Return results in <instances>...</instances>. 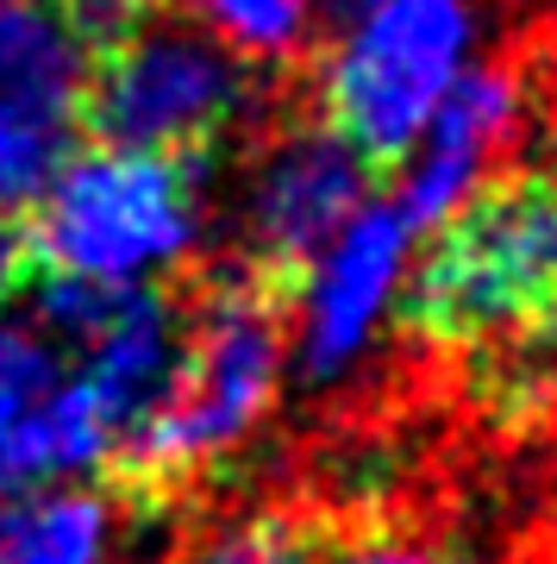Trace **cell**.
<instances>
[{
  "instance_id": "8fae6325",
  "label": "cell",
  "mask_w": 557,
  "mask_h": 564,
  "mask_svg": "<svg viewBox=\"0 0 557 564\" xmlns=\"http://www.w3.org/2000/svg\"><path fill=\"white\" fill-rule=\"evenodd\" d=\"M113 502L81 484L20 489L0 508V564H107Z\"/></svg>"
},
{
  "instance_id": "4fadbf2b",
  "label": "cell",
  "mask_w": 557,
  "mask_h": 564,
  "mask_svg": "<svg viewBox=\"0 0 557 564\" xmlns=\"http://www.w3.org/2000/svg\"><path fill=\"white\" fill-rule=\"evenodd\" d=\"M244 63H288L307 44V0H182Z\"/></svg>"
},
{
  "instance_id": "e0dca14e",
  "label": "cell",
  "mask_w": 557,
  "mask_h": 564,
  "mask_svg": "<svg viewBox=\"0 0 557 564\" xmlns=\"http://www.w3.org/2000/svg\"><path fill=\"white\" fill-rule=\"evenodd\" d=\"M363 7H370V0H363Z\"/></svg>"
},
{
  "instance_id": "52a82bcc",
  "label": "cell",
  "mask_w": 557,
  "mask_h": 564,
  "mask_svg": "<svg viewBox=\"0 0 557 564\" xmlns=\"http://www.w3.org/2000/svg\"><path fill=\"white\" fill-rule=\"evenodd\" d=\"M88 44L63 13L0 0V202H39L81 132Z\"/></svg>"
},
{
  "instance_id": "7c38bea8",
  "label": "cell",
  "mask_w": 557,
  "mask_h": 564,
  "mask_svg": "<svg viewBox=\"0 0 557 564\" xmlns=\"http://www.w3.org/2000/svg\"><path fill=\"white\" fill-rule=\"evenodd\" d=\"M339 545H345L339 514L307 502H263L200 527L176 552V564H332Z\"/></svg>"
},
{
  "instance_id": "277c9868",
  "label": "cell",
  "mask_w": 557,
  "mask_h": 564,
  "mask_svg": "<svg viewBox=\"0 0 557 564\" xmlns=\"http://www.w3.org/2000/svg\"><path fill=\"white\" fill-rule=\"evenodd\" d=\"M477 39L470 0H370L314 69V120L370 182H395Z\"/></svg>"
},
{
  "instance_id": "30bf717a",
  "label": "cell",
  "mask_w": 557,
  "mask_h": 564,
  "mask_svg": "<svg viewBox=\"0 0 557 564\" xmlns=\"http://www.w3.org/2000/svg\"><path fill=\"white\" fill-rule=\"evenodd\" d=\"M514 107H520V82L507 76V69H477V76L451 82V95L438 101L426 139L414 144L419 170H414V182H407V207H401V220L407 226L438 220L445 207L458 202L463 188L477 182L489 144L507 132Z\"/></svg>"
},
{
  "instance_id": "9c48e42d",
  "label": "cell",
  "mask_w": 557,
  "mask_h": 564,
  "mask_svg": "<svg viewBox=\"0 0 557 564\" xmlns=\"http://www.w3.org/2000/svg\"><path fill=\"white\" fill-rule=\"evenodd\" d=\"M401 251H407V220L395 207H358L339 239L319 251L314 276L301 289L307 370H332L358 351V339L370 333L376 307L389 302V289L401 276Z\"/></svg>"
},
{
  "instance_id": "5bb4252c",
  "label": "cell",
  "mask_w": 557,
  "mask_h": 564,
  "mask_svg": "<svg viewBox=\"0 0 557 564\" xmlns=\"http://www.w3.org/2000/svg\"><path fill=\"white\" fill-rule=\"evenodd\" d=\"M332 564H463L451 545H433L419 533H345Z\"/></svg>"
},
{
  "instance_id": "5b68a950",
  "label": "cell",
  "mask_w": 557,
  "mask_h": 564,
  "mask_svg": "<svg viewBox=\"0 0 557 564\" xmlns=\"http://www.w3.org/2000/svg\"><path fill=\"white\" fill-rule=\"evenodd\" d=\"M200 239V163L95 144L39 188V276L144 289Z\"/></svg>"
},
{
  "instance_id": "2e32d148",
  "label": "cell",
  "mask_w": 557,
  "mask_h": 564,
  "mask_svg": "<svg viewBox=\"0 0 557 564\" xmlns=\"http://www.w3.org/2000/svg\"><path fill=\"white\" fill-rule=\"evenodd\" d=\"M32 7H51V13H57V7H63V0H32Z\"/></svg>"
},
{
  "instance_id": "6da1fadb",
  "label": "cell",
  "mask_w": 557,
  "mask_h": 564,
  "mask_svg": "<svg viewBox=\"0 0 557 564\" xmlns=\"http://www.w3.org/2000/svg\"><path fill=\"white\" fill-rule=\"evenodd\" d=\"M395 333L458 370L470 408L526 426L557 395V163L470 182L401 276Z\"/></svg>"
},
{
  "instance_id": "3957f363",
  "label": "cell",
  "mask_w": 557,
  "mask_h": 564,
  "mask_svg": "<svg viewBox=\"0 0 557 564\" xmlns=\"http://www.w3.org/2000/svg\"><path fill=\"white\" fill-rule=\"evenodd\" d=\"M258 120V76L239 51L207 25L170 13L163 0L151 20L88 51L81 88V132L113 151H157V158L200 163Z\"/></svg>"
},
{
  "instance_id": "9a60e30c",
  "label": "cell",
  "mask_w": 557,
  "mask_h": 564,
  "mask_svg": "<svg viewBox=\"0 0 557 564\" xmlns=\"http://www.w3.org/2000/svg\"><path fill=\"white\" fill-rule=\"evenodd\" d=\"M39 276V245H32V214L20 202H0V307Z\"/></svg>"
},
{
  "instance_id": "ba28073f",
  "label": "cell",
  "mask_w": 557,
  "mask_h": 564,
  "mask_svg": "<svg viewBox=\"0 0 557 564\" xmlns=\"http://www.w3.org/2000/svg\"><path fill=\"white\" fill-rule=\"evenodd\" d=\"M113 440L39 326L0 321V489L76 484L107 470Z\"/></svg>"
},
{
  "instance_id": "8992f818",
  "label": "cell",
  "mask_w": 557,
  "mask_h": 564,
  "mask_svg": "<svg viewBox=\"0 0 557 564\" xmlns=\"http://www.w3.org/2000/svg\"><path fill=\"white\" fill-rule=\"evenodd\" d=\"M363 188H370V176L319 120L282 126L258 163L251 202H244L239 270L301 307V289L314 276L319 251L363 207Z\"/></svg>"
},
{
  "instance_id": "7a4b0ae2",
  "label": "cell",
  "mask_w": 557,
  "mask_h": 564,
  "mask_svg": "<svg viewBox=\"0 0 557 564\" xmlns=\"http://www.w3.org/2000/svg\"><path fill=\"white\" fill-rule=\"evenodd\" d=\"M288 314L295 302L244 276L239 263L200 282V302L182 307V358L170 395L107 458V477L139 508L188 496L258 433L276 402Z\"/></svg>"
}]
</instances>
